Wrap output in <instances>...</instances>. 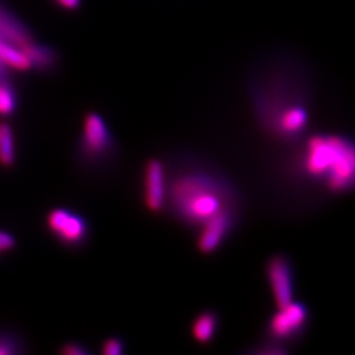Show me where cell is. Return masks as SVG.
<instances>
[{
  "label": "cell",
  "mask_w": 355,
  "mask_h": 355,
  "mask_svg": "<svg viewBox=\"0 0 355 355\" xmlns=\"http://www.w3.org/2000/svg\"><path fill=\"white\" fill-rule=\"evenodd\" d=\"M170 203L178 218L202 227L211 217L239 209V199L224 178L205 170H190L167 182L166 207Z\"/></svg>",
  "instance_id": "6da1fadb"
},
{
  "label": "cell",
  "mask_w": 355,
  "mask_h": 355,
  "mask_svg": "<svg viewBox=\"0 0 355 355\" xmlns=\"http://www.w3.org/2000/svg\"><path fill=\"white\" fill-rule=\"evenodd\" d=\"M302 168L306 177L321 182L330 192L343 193L354 186L355 153L350 139L340 135H316L305 144Z\"/></svg>",
  "instance_id": "7a4b0ae2"
},
{
  "label": "cell",
  "mask_w": 355,
  "mask_h": 355,
  "mask_svg": "<svg viewBox=\"0 0 355 355\" xmlns=\"http://www.w3.org/2000/svg\"><path fill=\"white\" fill-rule=\"evenodd\" d=\"M78 148L79 157L85 165L104 166L112 162L117 146L112 132L101 114L96 112L85 114Z\"/></svg>",
  "instance_id": "3957f363"
},
{
  "label": "cell",
  "mask_w": 355,
  "mask_h": 355,
  "mask_svg": "<svg viewBox=\"0 0 355 355\" xmlns=\"http://www.w3.org/2000/svg\"><path fill=\"white\" fill-rule=\"evenodd\" d=\"M309 309L304 303L292 300L288 304L279 306L266 325V334L270 341L288 345L299 340L308 327Z\"/></svg>",
  "instance_id": "277c9868"
},
{
  "label": "cell",
  "mask_w": 355,
  "mask_h": 355,
  "mask_svg": "<svg viewBox=\"0 0 355 355\" xmlns=\"http://www.w3.org/2000/svg\"><path fill=\"white\" fill-rule=\"evenodd\" d=\"M51 234L66 248L79 249L89 240V221L76 211L54 208L46 216Z\"/></svg>",
  "instance_id": "5b68a950"
},
{
  "label": "cell",
  "mask_w": 355,
  "mask_h": 355,
  "mask_svg": "<svg viewBox=\"0 0 355 355\" xmlns=\"http://www.w3.org/2000/svg\"><path fill=\"white\" fill-rule=\"evenodd\" d=\"M266 277L278 308L293 300L295 271L291 259L287 255L277 254L268 259Z\"/></svg>",
  "instance_id": "8992f818"
},
{
  "label": "cell",
  "mask_w": 355,
  "mask_h": 355,
  "mask_svg": "<svg viewBox=\"0 0 355 355\" xmlns=\"http://www.w3.org/2000/svg\"><path fill=\"white\" fill-rule=\"evenodd\" d=\"M237 211L239 209L223 211L204 223L198 237V249L202 253H214L228 239L237 223Z\"/></svg>",
  "instance_id": "52a82bcc"
},
{
  "label": "cell",
  "mask_w": 355,
  "mask_h": 355,
  "mask_svg": "<svg viewBox=\"0 0 355 355\" xmlns=\"http://www.w3.org/2000/svg\"><path fill=\"white\" fill-rule=\"evenodd\" d=\"M167 199V174L162 161L153 158L144 167V200L154 214L165 211Z\"/></svg>",
  "instance_id": "ba28073f"
},
{
  "label": "cell",
  "mask_w": 355,
  "mask_h": 355,
  "mask_svg": "<svg viewBox=\"0 0 355 355\" xmlns=\"http://www.w3.org/2000/svg\"><path fill=\"white\" fill-rule=\"evenodd\" d=\"M218 315L215 311H205L199 313L192 325H191V333L192 337L200 343H209L217 333L218 328Z\"/></svg>",
  "instance_id": "9c48e42d"
},
{
  "label": "cell",
  "mask_w": 355,
  "mask_h": 355,
  "mask_svg": "<svg viewBox=\"0 0 355 355\" xmlns=\"http://www.w3.org/2000/svg\"><path fill=\"white\" fill-rule=\"evenodd\" d=\"M21 51L26 53V57L29 58L31 66L33 69H37L41 71H48L55 64L57 54L54 51L35 44V41L29 42L26 46L21 48Z\"/></svg>",
  "instance_id": "30bf717a"
},
{
  "label": "cell",
  "mask_w": 355,
  "mask_h": 355,
  "mask_svg": "<svg viewBox=\"0 0 355 355\" xmlns=\"http://www.w3.org/2000/svg\"><path fill=\"white\" fill-rule=\"evenodd\" d=\"M0 64H6L17 71H26L32 69L26 53L17 46L0 40Z\"/></svg>",
  "instance_id": "8fae6325"
},
{
  "label": "cell",
  "mask_w": 355,
  "mask_h": 355,
  "mask_svg": "<svg viewBox=\"0 0 355 355\" xmlns=\"http://www.w3.org/2000/svg\"><path fill=\"white\" fill-rule=\"evenodd\" d=\"M16 162L15 137L10 124H0V166L8 168Z\"/></svg>",
  "instance_id": "7c38bea8"
},
{
  "label": "cell",
  "mask_w": 355,
  "mask_h": 355,
  "mask_svg": "<svg viewBox=\"0 0 355 355\" xmlns=\"http://www.w3.org/2000/svg\"><path fill=\"white\" fill-rule=\"evenodd\" d=\"M17 99L12 86L0 78V116H10L16 111Z\"/></svg>",
  "instance_id": "4fadbf2b"
},
{
  "label": "cell",
  "mask_w": 355,
  "mask_h": 355,
  "mask_svg": "<svg viewBox=\"0 0 355 355\" xmlns=\"http://www.w3.org/2000/svg\"><path fill=\"white\" fill-rule=\"evenodd\" d=\"M20 353L19 338L11 334H0V355H13Z\"/></svg>",
  "instance_id": "5bb4252c"
},
{
  "label": "cell",
  "mask_w": 355,
  "mask_h": 355,
  "mask_svg": "<svg viewBox=\"0 0 355 355\" xmlns=\"http://www.w3.org/2000/svg\"><path fill=\"white\" fill-rule=\"evenodd\" d=\"M125 352V343L120 338L112 337L103 343L102 354L104 355H120Z\"/></svg>",
  "instance_id": "9a60e30c"
},
{
  "label": "cell",
  "mask_w": 355,
  "mask_h": 355,
  "mask_svg": "<svg viewBox=\"0 0 355 355\" xmlns=\"http://www.w3.org/2000/svg\"><path fill=\"white\" fill-rule=\"evenodd\" d=\"M61 354L64 355H89V350L86 349L82 343H64V346L61 347Z\"/></svg>",
  "instance_id": "2e32d148"
},
{
  "label": "cell",
  "mask_w": 355,
  "mask_h": 355,
  "mask_svg": "<svg viewBox=\"0 0 355 355\" xmlns=\"http://www.w3.org/2000/svg\"><path fill=\"white\" fill-rule=\"evenodd\" d=\"M15 246H16V240L12 234H10L8 232L0 230V254L11 252L15 249Z\"/></svg>",
  "instance_id": "e0dca14e"
},
{
  "label": "cell",
  "mask_w": 355,
  "mask_h": 355,
  "mask_svg": "<svg viewBox=\"0 0 355 355\" xmlns=\"http://www.w3.org/2000/svg\"><path fill=\"white\" fill-rule=\"evenodd\" d=\"M55 1H57V4L61 6L62 8H64V10H70V11L79 8V6H80V3H82V0H55Z\"/></svg>",
  "instance_id": "ac0fdd59"
},
{
  "label": "cell",
  "mask_w": 355,
  "mask_h": 355,
  "mask_svg": "<svg viewBox=\"0 0 355 355\" xmlns=\"http://www.w3.org/2000/svg\"><path fill=\"white\" fill-rule=\"evenodd\" d=\"M0 40H1V38H0Z\"/></svg>",
  "instance_id": "d6986e66"
}]
</instances>
